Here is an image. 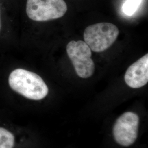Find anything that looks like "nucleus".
<instances>
[{
	"label": "nucleus",
	"instance_id": "1a4fd4ad",
	"mask_svg": "<svg viewBox=\"0 0 148 148\" xmlns=\"http://www.w3.org/2000/svg\"><path fill=\"white\" fill-rule=\"evenodd\" d=\"M1 16H0V30H1Z\"/></svg>",
	"mask_w": 148,
	"mask_h": 148
},
{
	"label": "nucleus",
	"instance_id": "7ed1b4c3",
	"mask_svg": "<svg viewBox=\"0 0 148 148\" xmlns=\"http://www.w3.org/2000/svg\"><path fill=\"white\" fill-rule=\"evenodd\" d=\"M68 10L64 0H27V16L32 21H45L58 19Z\"/></svg>",
	"mask_w": 148,
	"mask_h": 148
},
{
	"label": "nucleus",
	"instance_id": "6e6552de",
	"mask_svg": "<svg viewBox=\"0 0 148 148\" xmlns=\"http://www.w3.org/2000/svg\"><path fill=\"white\" fill-rule=\"evenodd\" d=\"M142 0H126L122 6L123 13L128 16H132L137 11Z\"/></svg>",
	"mask_w": 148,
	"mask_h": 148
},
{
	"label": "nucleus",
	"instance_id": "f257e3e1",
	"mask_svg": "<svg viewBox=\"0 0 148 148\" xmlns=\"http://www.w3.org/2000/svg\"><path fill=\"white\" fill-rule=\"evenodd\" d=\"M11 88L27 99L39 101L48 93L47 86L37 74L23 69H16L10 75Z\"/></svg>",
	"mask_w": 148,
	"mask_h": 148
},
{
	"label": "nucleus",
	"instance_id": "20e7f679",
	"mask_svg": "<svg viewBox=\"0 0 148 148\" xmlns=\"http://www.w3.org/2000/svg\"><path fill=\"white\" fill-rule=\"evenodd\" d=\"M66 52L79 77L87 79L93 75L95 65L91 58L92 51L84 41H70L66 46Z\"/></svg>",
	"mask_w": 148,
	"mask_h": 148
},
{
	"label": "nucleus",
	"instance_id": "f03ea898",
	"mask_svg": "<svg viewBox=\"0 0 148 148\" xmlns=\"http://www.w3.org/2000/svg\"><path fill=\"white\" fill-rule=\"evenodd\" d=\"M119 34L118 27L113 24L100 23L87 27L84 34L85 42L92 51L102 52L115 42Z\"/></svg>",
	"mask_w": 148,
	"mask_h": 148
},
{
	"label": "nucleus",
	"instance_id": "39448f33",
	"mask_svg": "<svg viewBox=\"0 0 148 148\" xmlns=\"http://www.w3.org/2000/svg\"><path fill=\"white\" fill-rule=\"evenodd\" d=\"M139 122V117L133 112H126L119 117L113 128L115 141L120 145L129 147L137 139Z\"/></svg>",
	"mask_w": 148,
	"mask_h": 148
},
{
	"label": "nucleus",
	"instance_id": "423d86ee",
	"mask_svg": "<svg viewBox=\"0 0 148 148\" xmlns=\"http://www.w3.org/2000/svg\"><path fill=\"white\" fill-rule=\"evenodd\" d=\"M125 81L126 84L132 88H141L148 83V54L127 69L125 75Z\"/></svg>",
	"mask_w": 148,
	"mask_h": 148
},
{
	"label": "nucleus",
	"instance_id": "0eeeda50",
	"mask_svg": "<svg viewBox=\"0 0 148 148\" xmlns=\"http://www.w3.org/2000/svg\"><path fill=\"white\" fill-rule=\"evenodd\" d=\"M14 142L13 134L5 128L0 127V148H13Z\"/></svg>",
	"mask_w": 148,
	"mask_h": 148
}]
</instances>
